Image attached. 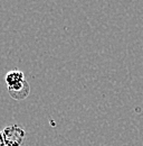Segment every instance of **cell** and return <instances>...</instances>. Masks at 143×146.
I'll return each instance as SVG.
<instances>
[{
  "label": "cell",
  "instance_id": "6da1fadb",
  "mask_svg": "<svg viewBox=\"0 0 143 146\" xmlns=\"http://www.w3.org/2000/svg\"><path fill=\"white\" fill-rule=\"evenodd\" d=\"M2 135L6 146H21L26 136V131L19 125H11L2 130Z\"/></svg>",
  "mask_w": 143,
  "mask_h": 146
},
{
  "label": "cell",
  "instance_id": "7a4b0ae2",
  "mask_svg": "<svg viewBox=\"0 0 143 146\" xmlns=\"http://www.w3.org/2000/svg\"><path fill=\"white\" fill-rule=\"evenodd\" d=\"M8 92H9V94H10V97L12 99H15V100H24L29 96L30 87H29V83L25 80V81H22L21 83H19L17 86L9 87Z\"/></svg>",
  "mask_w": 143,
  "mask_h": 146
},
{
  "label": "cell",
  "instance_id": "3957f363",
  "mask_svg": "<svg viewBox=\"0 0 143 146\" xmlns=\"http://www.w3.org/2000/svg\"><path fill=\"white\" fill-rule=\"evenodd\" d=\"M25 74L22 71H19V70H14V71H10L6 74L5 76V81H6V84H7V88L9 87H14V86H17L19 83H21L22 81H25Z\"/></svg>",
  "mask_w": 143,
  "mask_h": 146
},
{
  "label": "cell",
  "instance_id": "277c9868",
  "mask_svg": "<svg viewBox=\"0 0 143 146\" xmlns=\"http://www.w3.org/2000/svg\"><path fill=\"white\" fill-rule=\"evenodd\" d=\"M0 146H6L5 139H3V135H2V131H0Z\"/></svg>",
  "mask_w": 143,
  "mask_h": 146
}]
</instances>
